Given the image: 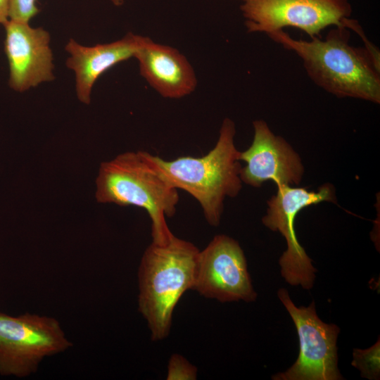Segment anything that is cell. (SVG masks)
<instances>
[{"label": "cell", "instance_id": "6da1fadb", "mask_svg": "<svg viewBox=\"0 0 380 380\" xmlns=\"http://www.w3.org/2000/svg\"><path fill=\"white\" fill-rule=\"evenodd\" d=\"M267 35L295 52L310 80L328 93L380 103V65L366 49L350 44V31L344 25L331 30L324 39H296L283 30Z\"/></svg>", "mask_w": 380, "mask_h": 380}, {"label": "cell", "instance_id": "7a4b0ae2", "mask_svg": "<svg viewBox=\"0 0 380 380\" xmlns=\"http://www.w3.org/2000/svg\"><path fill=\"white\" fill-rule=\"evenodd\" d=\"M235 124L223 120L215 146L201 157L181 156L165 160L141 151L146 162L177 189L199 203L208 223L217 227L226 198L236 197L242 188L239 151L234 144Z\"/></svg>", "mask_w": 380, "mask_h": 380}, {"label": "cell", "instance_id": "3957f363", "mask_svg": "<svg viewBox=\"0 0 380 380\" xmlns=\"http://www.w3.org/2000/svg\"><path fill=\"white\" fill-rule=\"evenodd\" d=\"M199 251L175 236L166 244L151 242L146 248L138 269V310L152 341L168 336L175 306L186 291L193 289Z\"/></svg>", "mask_w": 380, "mask_h": 380}, {"label": "cell", "instance_id": "277c9868", "mask_svg": "<svg viewBox=\"0 0 380 380\" xmlns=\"http://www.w3.org/2000/svg\"><path fill=\"white\" fill-rule=\"evenodd\" d=\"M95 197L101 203L144 209L151 221L153 243L164 245L175 236L166 217L176 213L177 189L149 165L141 151L125 152L101 163Z\"/></svg>", "mask_w": 380, "mask_h": 380}, {"label": "cell", "instance_id": "5b68a950", "mask_svg": "<svg viewBox=\"0 0 380 380\" xmlns=\"http://www.w3.org/2000/svg\"><path fill=\"white\" fill-rule=\"evenodd\" d=\"M72 346L54 317L0 312V375L24 378L36 373L48 357Z\"/></svg>", "mask_w": 380, "mask_h": 380}, {"label": "cell", "instance_id": "8992f818", "mask_svg": "<svg viewBox=\"0 0 380 380\" xmlns=\"http://www.w3.org/2000/svg\"><path fill=\"white\" fill-rule=\"evenodd\" d=\"M275 195L267 201V214L263 224L273 232H279L285 239L287 248L281 255L279 264L281 277L291 286H300L310 290L313 287L317 269L300 244L295 232V220L299 212L321 202L336 203L332 184H324L318 191L304 187L277 185Z\"/></svg>", "mask_w": 380, "mask_h": 380}, {"label": "cell", "instance_id": "52a82bcc", "mask_svg": "<svg viewBox=\"0 0 380 380\" xmlns=\"http://www.w3.org/2000/svg\"><path fill=\"white\" fill-rule=\"evenodd\" d=\"M277 296L289 313L299 339L296 361L287 370L273 375L274 380H340L338 368L337 338L339 327L324 322L317 315L315 301L297 307L286 289Z\"/></svg>", "mask_w": 380, "mask_h": 380}, {"label": "cell", "instance_id": "ba28073f", "mask_svg": "<svg viewBox=\"0 0 380 380\" xmlns=\"http://www.w3.org/2000/svg\"><path fill=\"white\" fill-rule=\"evenodd\" d=\"M240 9L248 32L295 27L310 38L327 27L343 25L352 13L349 0H245Z\"/></svg>", "mask_w": 380, "mask_h": 380}, {"label": "cell", "instance_id": "9c48e42d", "mask_svg": "<svg viewBox=\"0 0 380 380\" xmlns=\"http://www.w3.org/2000/svg\"><path fill=\"white\" fill-rule=\"evenodd\" d=\"M193 290L221 303L256 300L246 258L237 241L218 234L199 251Z\"/></svg>", "mask_w": 380, "mask_h": 380}, {"label": "cell", "instance_id": "30bf717a", "mask_svg": "<svg viewBox=\"0 0 380 380\" xmlns=\"http://www.w3.org/2000/svg\"><path fill=\"white\" fill-rule=\"evenodd\" d=\"M254 135L252 144L239 152L243 183L260 187L267 181L276 185H298L301 182L304 167L299 155L281 137L275 135L262 120L253 122Z\"/></svg>", "mask_w": 380, "mask_h": 380}, {"label": "cell", "instance_id": "8fae6325", "mask_svg": "<svg viewBox=\"0 0 380 380\" xmlns=\"http://www.w3.org/2000/svg\"><path fill=\"white\" fill-rule=\"evenodd\" d=\"M4 52L9 87L23 92L54 79L49 33L29 23L9 20L4 25Z\"/></svg>", "mask_w": 380, "mask_h": 380}, {"label": "cell", "instance_id": "7c38bea8", "mask_svg": "<svg viewBox=\"0 0 380 380\" xmlns=\"http://www.w3.org/2000/svg\"><path fill=\"white\" fill-rule=\"evenodd\" d=\"M146 39L129 32L119 40L93 46H85L70 39L65 48L70 54L66 65L75 72L78 99L89 104L98 78L118 63L134 58Z\"/></svg>", "mask_w": 380, "mask_h": 380}, {"label": "cell", "instance_id": "4fadbf2b", "mask_svg": "<svg viewBox=\"0 0 380 380\" xmlns=\"http://www.w3.org/2000/svg\"><path fill=\"white\" fill-rule=\"evenodd\" d=\"M140 75L161 96L178 99L196 88L195 71L184 55L177 49L147 37L134 57Z\"/></svg>", "mask_w": 380, "mask_h": 380}, {"label": "cell", "instance_id": "5bb4252c", "mask_svg": "<svg viewBox=\"0 0 380 380\" xmlns=\"http://www.w3.org/2000/svg\"><path fill=\"white\" fill-rule=\"evenodd\" d=\"M379 338L374 345L367 349L355 348L353 350L351 364L360 371L362 377L370 380L379 379Z\"/></svg>", "mask_w": 380, "mask_h": 380}, {"label": "cell", "instance_id": "9a60e30c", "mask_svg": "<svg viewBox=\"0 0 380 380\" xmlns=\"http://www.w3.org/2000/svg\"><path fill=\"white\" fill-rule=\"evenodd\" d=\"M198 369L184 357L172 354L167 364V380H196Z\"/></svg>", "mask_w": 380, "mask_h": 380}, {"label": "cell", "instance_id": "2e32d148", "mask_svg": "<svg viewBox=\"0 0 380 380\" xmlns=\"http://www.w3.org/2000/svg\"><path fill=\"white\" fill-rule=\"evenodd\" d=\"M37 0H10V20L29 23L39 11Z\"/></svg>", "mask_w": 380, "mask_h": 380}, {"label": "cell", "instance_id": "e0dca14e", "mask_svg": "<svg viewBox=\"0 0 380 380\" xmlns=\"http://www.w3.org/2000/svg\"><path fill=\"white\" fill-rule=\"evenodd\" d=\"M343 25L350 30L355 31L359 35L364 42V48L370 53L376 63L380 65V53L379 49L368 40L358 22L356 20L349 18L343 21Z\"/></svg>", "mask_w": 380, "mask_h": 380}, {"label": "cell", "instance_id": "ac0fdd59", "mask_svg": "<svg viewBox=\"0 0 380 380\" xmlns=\"http://www.w3.org/2000/svg\"><path fill=\"white\" fill-rule=\"evenodd\" d=\"M10 20V0H0V24L3 26Z\"/></svg>", "mask_w": 380, "mask_h": 380}, {"label": "cell", "instance_id": "d6986e66", "mask_svg": "<svg viewBox=\"0 0 380 380\" xmlns=\"http://www.w3.org/2000/svg\"><path fill=\"white\" fill-rule=\"evenodd\" d=\"M111 2L117 6H121L124 3V0H110Z\"/></svg>", "mask_w": 380, "mask_h": 380}, {"label": "cell", "instance_id": "ffe728a7", "mask_svg": "<svg viewBox=\"0 0 380 380\" xmlns=\"http://www.w3.org/2000/svg\"><path fill=\"white\" fill-rule=\"evenodd\" d=\"M241 1H245V0H241Z\"/></svg>", "mask_w": 380, "mask_h": 380}]
</instances>
